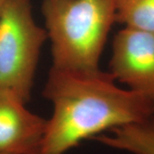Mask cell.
<instances>
[{"instance_id": "cell-1", "label": "cell", "mask_w": 154, "mask_h": 154, "mask_svg": "<svg viewBox=\"0 0 154 154\" xmlns=\"http://www.w3.org/2000/svg\"><path fill=\"white\" fill-rule=\"evenodd\" d=\"M43 95L53 105L39 154H65L87 139L154 116V102L116 84L110 72L51 67Z\"/></svg>"}, {"instance_id": "cell-2", "label": "cell", "mask_w": 154, "mask_h": 154, "mask_svg": "<svg viewBox=\"0 0 154 154\" xmlns=\"http://www.w3.org/2000/svg\"><path fill=\"white\" fill-rule=\"evenodd\" d=\"M52 67L99 70V61L115 20V0H43Z\"/></svg>"}, {"instance_id": "cell-3", "label": "cell", "mask_w": 154, "mask_h": 154, "mask_svg": "<svg viewBox=\"0 0 154 154\" xmlns=\"http://www.w3.org/2000/svg\"><path fill=\"white\" fill-rule=\"evenodd\" d=\"M48 38L35 22L31 0H7L0 18V88L28 103L40 51Z\"/></svg>"}, {"instance_id": "cell-4", "label": "cell", "mask_w": 154, "mask_h": 154, "mask_svg": "<svg viewBox=\"0 0 154 154\" xmlns=\"http://www.w3.org/2000/svg\"><path fill=\"white\" fill-rule=\"evenodd\" d=\"M110 73L154 102V33L125 28L112 42Z\"/></svg>"}, {"instance_id": "cell-5", "label": "cell", "mask_w": 154, "mask_h": 154, "mask_svg": "<svg viewBox=\"0 0 154 154\" xmlns=\"http://www.w3.org/2000/svg\"><path fill=\"white\" fill-rule=\"evenodd\" d=\"M46 125L17 94L0 88V154H39Z\"/></svg>"}, {"instance_id": "cell-6", "label": "cell", "mask_w": 154, "mask_h": 154, "mask_svg": "<svg viewBox=\"0 0 154 154\" xmlns=\"http://www.w3.org/2000/svg\"><path fill=\"white\" fill-rule=\"evenodd\" d=\"M109 134H99L94 140L111 148L131 154H154V116L146 120L117 127Z\"/></svg>"}, {"instance_id": "cell-7", "label": "cell", "mask_w": 154, "mask_h": 154, "mask_svg": "<svg viewBox=\"0 0 154 154\" xmlns=\"http://www.w3.org/2000/svg\"><path fill=\"white\" fill-rule=\"evenodd\" d=\"M115 11L116 22L154 33V0H115Z\"/></svg>"}, {"instance_id": "cell-8", "label": "cell", "mask_w": 154, "mask_h": 154, "mask_svg": "<svg viewBox=\"0 0 154 154\" xmlns=\"http://www.w3.org/2000/svg\"><path fill=\"white\" fill-rule=\"evenodd\" d=\"M6 1L7 0H0V18H1V16H2V13L4 11V9H5V5L6 4Z\"/></svg>"}]
</instances>
